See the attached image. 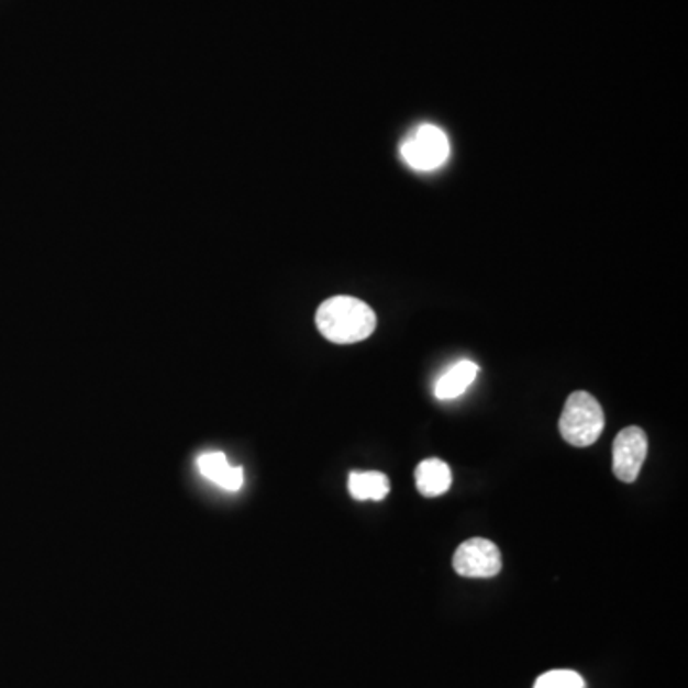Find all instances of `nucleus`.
<instances>
[{"label":"nucleus","mask_w":688,"mask_h":688,"mask_svg":"<svg viewBox=\"0 0 688 688\" xmlns=\"http://www.w3.org/2000/svg\"><path fill=\"white\" fill-rule=\"evenodd\" d=\"M315 325L331 343L354 344L366 341L374 333L377 315L359 299L333 297L318 308Z\"/></svg>","instance_id":"nucleus-1"},{"label":"nucleus","mask_w":688,"mask_h":688,"mask_svg":"<svg viewBox=\"0 0 688 688\" xmlns=\"http://www.w3.org/2000/svg\"><path fill=\"white\" fill-rule=\"evenodd\" d=\"M563 439L576 447L595 444L604 431V411L589 392H574L564 403L558 423Z\"/></svg>","instance_id":"nucleus-2"},{"label":"nucleus","mask_w":688,"mask_h":688,"mask_svg":"<svg viewBox=\"0 0 688 688\" xmlns=\"http://www.w3.org/2000/svg\"><path fill=\"white\" fill-rule=\"evenodd\" d=\"M403 162L415 170L439 169L450 157V140L436 125H421L402 144Z\"/></svg>","instance_id":"nucleus-3"},{"label":"nucleus","mask_w":688,"mask_h":688,"mask_svg":"<svg viewBox=\"0 0 688 688\" xmlns=\"http://www.w3.org/2000/svg\"><path fill=\"white\" fill-rule=\"evenodd\" d=\"M501 564L498 545L482 537L462 543L454 555L455 572L463 578H493L501 572Z\"/></svg>","instance_id":"nucleus-4"},{"label":"nucleus","mask_w":688,"mask_h":688,"mask_svg":"<svg viewBox=\"0 0 688 688\" xmlns=\"http://www.w3.org/2000/svg\"><path fill=\"white\" fill-rule=\"evenodd\" d=\"M648 454V439L645 431L639 426L623 429L614 440L612 446V469L614 476L622 482H635Z\"/></svg>","instance_id":"nucleus-5"},{"label":"nucleus","mask_w":688,"mask_h":688,"mask_svg":"<svg viewBox=\"0 0 688 688\" xmlns=\"http://www.w3.org/2000/svg\"><path fill=\"white\" fill-rule=\"evenodd\" d=\"M198 469L203 478L222 490H242L243 482H245L242 467L230 465L226 455L222 452H207V454L199 455Z\"/></svg>","instance_id":"nucleus-6"},{"label":"nucleus","mask_w":688,"mask_h":688,"mask_svg":"<svg viewBox=\"0 0 688 688\" xmlns=\"http://www.w3.org/2000/svg\"><path fill=\"white\" fill-rule=\"evenodd\" d=\"M454 482L452 469L442 459H425L419 463L415 469V484L421 496L425 498H440L444 496Z\"/></svg>","instance_id":"nucleus-7"},{"label":"nucleus","mask_w":688,"mask_h":688,"mask_svg":"<svg viewBox=\"0 0 688 688\" xmlns=\"http://www.w3.org/2000/svg\"><path fill=\"white\" fill-rule=\"evenodd\" d=\"M476 375H478V366L475 362L463 359L440 377L434 385V396L439 400H454L475 382Z\"/></svg>","instance_id":"nucleus-8"},{"label":"nucleus","mask_w":688,"mask_h":688,"mask_svg":"<svg viewBox=\"0 0 688 688\" xmlns=\"http://www.w3.org/2000/svg\"><path fill=\"white\" fill-rule=\"evenodd\" d=\"M348 491L356 501H382L390 491V480L377 470L351 473Z\"/></svg>","instance_id":"nucleus-9"},{"label":"nucleus","mask_w":688,"mask_h":688,"mask_svg":"<svg viewBox=\"0 0 688 688\" xmlns=\"http://www.w3.org/2000/svg\"><path fill=\"white\" fill-rule=\"evenodd\" d=\"M534 688H586V683L576 672L570 669H555L550 674H543Z\"/></svg>","instance_id":"nucleus-10"}]
</instances>
